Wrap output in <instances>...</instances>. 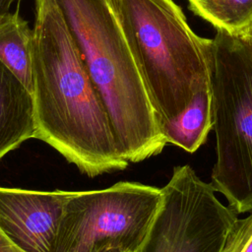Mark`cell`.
Returning <instances> with one entry per match:
<instances>
[{"instance_id": "cell-1", "label": "cell", "mask_w": 252, "mask_h": 252, "mask_svg": "<svg viewBox=\"0 0 252 252\" xmlns=\"http://www.w3.org/2000/svg\"><path fill=\"white\" fill-rule=\"evenodd\" d=\"M32 99L34 138L94 177L129 161L56 0H34Z\"/></svg>"}, {"instance_id": "cell-2", "label": "cell", "mask_w": 252, "mask_h": 252, "mask_svg": "<svg viewBox=\"0 0 252 252\" xmlns=\"http://www.w3.org/2000/svg\"><path fill=\"white\" fill-rule=\"evenodd\" d=\"M104 104L122 155L139 162L167 144L109 0H56Z\"/></svg>"}, {"instance_id": "cell-3", "label": "cell", "mask_w": 252, "mask_h": 252, "mask_svg": "<svg viewBox=\"0 0 252 252\" xmlns=\"http://www.w3.org/2000/svg\"><path fill=\"white\" fill-rule=\"evenodd\" d=\"M160 128L210 83L211 39L197 34L174 0H109Z\"/></svg>"}, {"instance_id": "cell-4", "label": "cell", "mask_w": 252, "mask_h": 252, "mask_svg": "<svg viewBox=\"0 0 252 252\" xmlns=\"http://www.w3.org/2000/svg\"><path fill=\"white\" fill-rule=\"evenodd\" d=\"M210 86L217 161L211 185L236 213L252 211V47L217 31L211 38Z\"/></svg>"}, {"instance_id": "cell-5", "label": "cell", "mask_w": 252, "mask_h": 252, "mask_svg": "<svg viewBox=\"0 0 252 252\" xmlns=\"http://www.w3.org/2000/svg\"><path fill=\"white\" fill-rule=\"evenodd\" d=\"M162 196L161 188L129 181L73 192L62 213L54 252H139Z\"/></svg>"}, {"instance_id": "cell-6", "label": "cell", "mask_w": 252, "mask_h": 252, "mask_svg": "<svg viewBox=\"0 0 252 252\" xmlns=\"http://www.w3.org/2000/svg\"><path fill=\"white\" fill-rule=\"evenodd\" d=\"M162 203L139 252H221L237 214L190 165L173 168Z\"/></svg>"}, {"instance_id": "cell-7", "label": "cell", "mask_w": 252, "mask_h": 252, "mask_svg": "<svg viewBox=\"0 0 252 252\" xmlns=\"http://www.w3.org/2000/svg\"><path fill=\"white\" fill-rule=\"evenodd\" d=\"M70 191L0 186V231L24 252H54Z\"/></svg>"}, {"instance_id": "cell-8", "label": "cell", "mask_w": 252, "mask_h": 252, "mask_svg": "<svg viewBox=\"0 0 252 252\" xmlns=\"http://www.w3.org/2000/svg\"><path fill=\"white\" fill-rule=\"evenodd\" d=\"M34 134L32 95L0 61V159Z\"/></svg>"}, {"instance_id": "cell-9", "label": "cell", "mask_w": 252, "mask_h": 252, "mask_svg": "<svg viewBox=\"0 0 252 252\" xmlns=\"http://www.w3.org/2000/svg\"><path fill=\"white\" fill-rule=\"evenodd\" d=\"M212 128V91L209 83L195 93L181 113L161 126V131L167 143L194 153L206 142Z\"/></svg>"}, {"instance_id": "cell-10", "label": "cell", "mask_w": 252, "mask_h": 252, "mask_svg": "<svg viewBox=\"0 0 252 252\" xmlns=\"http://www.w3.org/2000/svg\"><path fill=\"white\" fill-rule=\"evenodd\" d=\"M33 31L20 15L19 4L14 12L0 18V61L32 93Z\"/></svg>"}, {"instance_id": "cell-11", "label": "cell", "mask_w": 252, "mask_h": 252, "mask_svg": "<svg viewBox=\"0 0 252 252\" xmlns=\"http://www.w3.org/2000/svg\"><path fill=\"white\" fill-rule=\"evenodd\" d=\"M190 9L216 31L240 35L252 21V0H187Z\"/></svg>"}, {"instance_id": "cell-12", "label": "cell", "mask_w": 252, "mask_h": 252, "mask_svg": "<svg viewBox=\"0 0 252 252\" xmlns=\"http://www.w3.org/2000/svg\"><path fill=\"white\" fill-rule=\"evenodd\" d=\"M221 252H252V214L235 220Z\"/></svg>"}, {"instance_id": "cell-13", "label": "cell", "mask_w": 252, "mask_h": 252, "mask_svg": "<svg viewBox=\"0 0 252 252\" xmlns=\"http://www.w3.org/2000/svg\"><path fill=\"white\" fill-rule=\"evenodd\" d=\"M0 252H24L16 245H14L1 231H0ZM106 252H124L119 250H111Z\"/></svg>"}, {"instance_id": "cell-14", "label": "cell", "mask_w": 252, "mask_h": 252, "mask_svg": "<svg viewBox=\"0 0 252 252\" xmlns=\"http://www.w3.org/2000/svg\"><path fill=\"white\" fill-rule=\"evenodd\" d=\"M22 0H0V18L10 12V8L12 4L17 2L18 4L21 3Z\"/></svg>"}, {"instance_id": "cell-15", "label": "cell", "mask_w": 252, "mask_h": 252, "mask_svg": "<svg viewBox=\"0 0 252 252\" xmlns=\"http://www.w3.org/2000/svg\"><path fill=\"white\" fill-rule=\"evenodd\" d=\"M240 36L252 47V21L247 26V28L242 32Z\"/></svg>"}]
</instances>
